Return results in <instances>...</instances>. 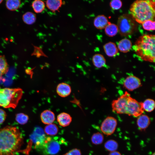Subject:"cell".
Instances as JSON below:
<instances>
[{
  "label": "cell",
  "instance_id": "obj_1",
  "mask_svg": "<svg viewBox=\"0 0 155 155\" xmlns=\"http://www.w3.org/2000/svg\"><path fill=\"white\" fill-rule=\"evenodd\" d=\"M23 142L17 127L7 126L0 128V155H16Z\"/></svg>",
  "mask_w": 155,
  "mask_h": 155
},
{
  "label": "cell",
  "instance_id": "obj_2",
  "mask_svg": "<svg viewBox=\"0 0 155 155\" xmlns=\"http://www.w3.org/2000/svg\"><path fill=\"white\" fill-rule=\"evenodd\" d=\"M111 107L113 111L116 113L125 114L135 117H137L144 111L142 102L133 98L127 91L113 100Z\"/></svg>",
  "mask_w": 155,
  "mask_h": 155
},
{
  "label": "cell",
  "instance_id": "obj_3",
  "mask_svg": "<svg viewBox=\"0 0 155 155\" xmlns=\"http://www.w3.org/2000/svg\"><path fill=\"white\" fill-rule=\"evenodd\" d=\"M129 10L131 16L140 24H142L148 20L154 21V0H136L131 5Z\"/></svg>",
  "mask_w": 155,
  "mask_h": 155
},
{
  "label": "cell",
  "instance_id": "obj_4",
  "mask_svg": "<svg viewBox=\"0 0 155 155\" xmlns=\"http://www.w3.org/2000/svg\"><path fill=\"white\" fill-rule=\"evenodd\" d=\"M155 36L146 34L140 36L135 42L133 49L135 54L142 60L154 63Z\"/></svg>",
  "mask_w": 155,
  "mask_h": 155
},
{
  "label": "cell",
  "instance_id": "obj_5",
  "mask_svg": "<svg viewBox=\"0 0 155 155\" xmlns=\"http://www.w3.org/2000/svg\"><path fill=\"white\" fill-rule=\"evenodd\" d=\"M23 92L20 88H0V106L15 108L21 98Z\"/></svg>",
  "mask_w": 155,
  "mask_h": 155
},
{
  "label": "cell",
  "instance_id": "obj_6",
  "mask_svg": "<svg viewBox=\"0 0 155 155\" xmlns=\"http://www.w3.org/2000/svg\"><path fill=\"white\" fill-rule=\"evenodd\" d=\"M34 148L43 155H54L60 149L59 142L54 137L44 136L35 143Z\"/></svg>",
  "mask_w": 155,
  "mask_h": 155
},
{
  "label": "cell",
  "instance_id": "obj_7",
  "mask_svg": "<svg viewBox=\"0 0 155 155\" xmlns=\"http://www.w3.org/2000/svg\"><path fill=\"white\" fill-rule=\"evenodd\" d=\"M117 26L118 31L123 36H127L133 33L136 25L134 20L131 15L124 14L119 18Z\"/></svg>",
  "mask_w": 155,
  "mask_h": 155
},
{
  "label": "cell",
  "instance_id": "obj_8",
  "mask_svg": "<svg viewBox=\"0 0 155 155\" xmlns=\"http://www.w3.org/2000/svg\"><path fill=\"white\" fill-rule=\"evenodd\" d=\"M117 124V119L114 117L108 116L102 122L100 126L102 132L107 135H110L115 131Z\"/></svg>",
  "mask_w": 155,
  "mask_h": 155
},
{
  "label": "cell",
  "instance_id": "obj_9",
  "mask_svg": "<svg viewBox=\"0 0 155 155\" xmlns=\"http://www.w3.org/2000/svg\"><path fill=\"white\" fill-rule=\"evenodd\" d=\"M123 87L129 91H132L142 86L140 79L137 77L131 75L127 77L123 84Z\"/></svg>",
  "mask_w": 155,
  "mask_h": 155
},
{
  "label": "cell",
  "instance_id": "obj_10",
  "mask_svg": "<svg viewBox=\"0 0 155 155\" xmlns=\"http://www.w3.org/2000/svg\"><path fill=\"white\" fill-rule=\"evenodd\" d=\"M71 89L70 86L67 84L62 82L59 84L56 88L58 95L62 97H65L71 94Z\"/></svg>",
  "mask_w": 155,
  "mask_h": 155
},
{
  "label": "cell",
  "instance_id": "obj_11",
  "mask_svg": "<svg viewBox=\"0 0 155 155\" xmlns=\"http://www.w3.org/2000/svg\"><path fill=\"white\" fill-rule=\"evenodd\" d=\"M40 119L42 122L44 124L49 125L54 122L55 119L54 113L49 110L43 111L41 114Z\"/></svg>",
  "mask_w": 155,
  "mask_h": 155
},
{
  "label": "cell",
  "instance_id": "obj_12",
  "mask_svg": "<svg viewBox=\"0 0 155 155\" xmlns=\"http://www.w3.org/2000/svg\"><path fill=\"white\" fill-rule=\"evenodd\" d=\"M150 123V117L146 115L142 114L137 117V124L141 130L146 129L149 126Z\"/></svg>",
  "mask_w": 155,
  "mask_h": 155
},
{
  "label": "cell",
  "instance_id": "obj_13",
  "mask_svg": "<svg viewBox=\"0 0 155 155\" xmlns=\"http://www.w3.org/2000/svg\"><path fill=\"white\" fill-rule=\"evenodd\" d=\"M103 49L106 54L108 57H113L118 54V49L115 44L112 42H109L103 46Z\"/></svg>",
  "mask_w": 155,
  "mask_h": 155
},
{
  "label": "cell",
  "instance_id": "obj_14",
  "mask_svg": "<svg viewBox=\"0 0 155 155\" xmlns=\"http://www.w3.org/2000/svg\"><path fill=\"white\" fill-rule=\"evenodd\" d=\"M109 22L107 18L103 15H99L94 18L93 24L94 26L98 29L105 28Z\"/></svg>",
  "mask_w": 155,
  "mask_h": 155
},
{
  "label": "cell",
  "instance_id": "obj_15",
  "mask_svg": "<svg viewBox=\"0 0 155 155\" xmlns=\"http://www.w3.org/2000/svg\"><path fill=\"white\" fill-rule=\"evenodd\" d=\"M57 119L60 126L65 127L70 124L72 121V117L69 114L65 112H62L58 115Z\"/></svg>",
  "mask_w": 155,
  "mask_h": 155
},
{
  "label": "cell",
  "instance_id": "obj_16",
  "mask_svg": "<svg viewBox=\"0 0 155 155\" xmlns=\"http://www.w3.org/2000/svg\"><path fill=\"white\" fill-rule=\"evenodd\" d=\"M65 2L61 0H47L46 2L47 8L53 12L58 11Z\"/></svg>",
  "mask_w": 155,
  "mask_h": 155
},
{
  "label": "cell",
  "instance_id": "obj_17",
  "mask_svg": "<svg viewBox=\"0 0 155 155\" xmlns=\"http://www.w3.org/2000/svg\"><path fill=\"white\" fill-rule=\"evenodd\" d=\"M132 46V44L131 40L125 38L121 39L119 42L117 48L121 52L126 53L130 50Z\"/></svg>",
  "mask_w": 155,
  "mask_h": 155
},
{
  "label": "cell",
  "instance_id": "obj_18",
  "mask_svg": "<svg viewBox=\"0 0 155 155\" xmlns=\"http://www.w3.org/2000/svg\"><path fill=\"white\" fill-rule=\"evenodd\" d=\"M92 61L94 65L98 68L104 67L106 64L105 58L102 55L100 54H96L93 56Z\"/></svg>",
  "mask_w": 155,
  "mask_h": 155
},
{
  "label": "cell",
  "instance_id": "obj_19",
  "mask_svg": "<svg viewBox=\"0 0 155 155\" xmlns=\"http://www.w3.org/2000/svg\"><path fill=\"white\" fill-rule=\"evenodd\" d=\"M118 32L117 26L116 24L109 22L105 28V32L108 36L113 37Z\"/></svg>",
  "mask_w": 155,
  "mask_h": 155
},
{
  "label": "cell",
  "instance_id": "obj_20",
  "mask_svg": "<svg viewBox=\"0 0 155 155\" xmlns=\"http://www.w3.org/2000/svg\"><path fill=\"white\" fill-rule=\"evenodd\" d=\"M22 20L25 24L32 25L34 23L36 20V15L31 12H27L22 16Z\"/></svg>",
  "mask_w": 155,
  "mask_h": 155
},
{
  "label": "cell",
  "instance_id": "obj_21",
  "mask_svg": "<svg viewBox=\"0 0 155 155\" xmlns=\"http://www.w3.org/2000/svg\"><path fill=\"white\" fill-rule=\"evenodd\" d=\"M142 106L144 111L148 112H151L155 108V101L152 99H147L142 102Z\"/></svg>",
  "mask_w": 155,
  "mask_h": 155
},
{
  "label": "cell",
  "instance_id": "obj_22",
  "mask_svg": "<svg viewBox=\"0 0 155 155\" xmlns=\"http://www.w3.org/2000/svg\"><path fill=\"white\" fill-rule=\"evenodd\" d=\"M33 10L36 13L42 12L44 9L45 5L42 1L36 0L34 1L32 4Z\"/></svg>",
  "mask_w": 155,
  "mask_h": 155
},
{
  "label": "cell",
  "instance_id": "obj_23",
  "mask_svg": "<svg viewBox=\"0 0 155 155\" xmlns=\"http://www.w3.org/2000/svg\"><path fill=\"white\" fill-rule=\"evenodd\" d=\"M104 147L107 151L110 152H112L117 151L118 147V144L115 140H109L105 142Z\"/></svg>",
  "mask_w": 155,
  "mask_h": 155
},
{
  "label": "cell",
  "instance_id": "obj_24",
  "mask_svg": "<svg viewBox=\"0 0 155 155\" xmlns=\"http://www.w3.org/2000/svg\"><path fill=\"white\" fill-rule=\"evenodd\" d=\"M8 65L4 55H0V76L1 77L7 71Z\"/></svg>",
  "mask_w": 155,
  "mask_h": 155
},
{
  "label": "cell",
  "instance_id": "obj_25",
  "mask_svg": "<svg viewBox=\"0 0 155 155\" xmlns=\"http://www.w3.org/2000/svg\"><path fill=\"white\" fill-rule=\"evenodd\" d=\"M44 131L45 133L48 135H55L58 133V128L56 125L51 123L46 126Z\"/></svg>",
  "mask_w": 155,
  "mask_h": 155
},
{
  "label": "cell",
  "instance_id": "obj_26",
  "mask_svg": "<svg viewBox=\"0 0 155 155\" xmlns=\"http://www.w3.org/2000/svg\"><path fill=\"white\" fill-rule=\"evenodd\" d=\"M21 3V1L20 0H9L6 1V6L8 10L14 11L19 8Z\"/></svg>",
  "mask_w": 155,
  "mask_h": 155
},
{
  "label": "cell",
  "instance_id": "obj_27",
  "mask_svg": "<svg viewBox=\"0 0 155 155\" xmlns=\"http://www.w3.org/2000/svg\"><path fill=\"white\" fill-rule=\"evenodd\" d=\"M103 134L98 132L93 134L91 137V141L93 144L98 145L101 144L104 141Z\"/></svg>",
  "mask_w": 155,
  "mask_h": 155
},
{
  "label": "cell",
  "instance_id": "obj_28",
  "mask_svg": "<svg viewBox=\"0 0 155 155\" xmlns=\"http://www.w3.org/2000/svg\"><path fill=\"white\" fill-rule=\"evenodd\" d=\"M15 119L18 123L23 125L27 123L29 120V117L25 114L20 113L16 115Z\"/></svg>",
  "mask_w": 155,
  "mask_h": 155
},
{
  "label": "cell",
  "instance_id": "obj_29",
  "mask_svg": "<svg viewBox=\"0 0 155 155\" xmlns=\"http://www.w3.org/2000/svg\"><path fill=\"white\" fill-rule=\"evenodd\" d=\"M142 24L143 28L146 30L151 31L155 30V21L148 20L145 21Z\"/></svg>",
  "mask_w": 155,
  "mask_h": 155
},
{
  "label": "cell",
  "instance_id": "obj_30",
  "mask_svg": "<svg viewBox=\"0 0 155 155\" xmlns=\"http://www.w3.org/2000/svg\"><path fill=\"white\" fill-rule=\"evenodd\" d=\"M111 7L114 10H118L122 7V3L120 0H113L111 1L110 3Z\"/></svg>",
  "mask_w": 155,
  "mask_h": 155
},
{
  "label": "cell",
  "instance_id": "obj_31",
  "mask_svg": "<svg viewBox=\"0 0 155 155\" xmlns=\"http://www.w3.org/2000/svg\"><path fill=\"white\" fill-rule=\"evenodd\" d=\"M63 155H81L80 150L75 148L73 149Z\"/></svg>",
  "mask_w": 155,
  "mask_h": 155
},
{
  "label": "cell",
  "instance_id": "obj_32",
  "mask_svg": "<svg viewBox=\"0 0 155 155\" xmlns=\"http://www.w3.org/2000/svg\"><path fill=\"white\" fill-rule=\"evenodd\" d=\"M7 114L5 111L0 108V124H2L5 120Z\"/></svg>",
  "mask_w": 155,
  "mask_h": 155
},
{
  "label": "cell",
  "instance_id": "obj_33",
  "mask_svg": "<svg viewBox=\"0 0 155 155\" xmlns=\"http://www.w3.org/2000/svg\"><path fill=\"white\" fill-rule=\"evenodd\" d=\"M108 155H122L119 152L117 151L111 152Z\"/></svg>",
  "mask_w": 155,
  "mask_h": 155
},
{
  "label": "cell",
  "instance_id": "obj_34",
  "mask_svg": "<svg viewBox=\"0 0 155 155\" xmlns=\"http://www.w3.org/2000/svg\"><path fill=\"white\" fill-rule=\"evenodd\" d=\"M3 1V0H0V4H1Z\"/></svg>",
  "mask_w": 155,
  "mask_h": 155
},
{
  "label": "cell",
  "instance_id": "obj_35",
  "mask_svg": "<svg viewBox=\"0 0 155 155\" xmlns=\"http://www.w3.org/2000/svg\"><path fill=\"white\" fill-rule=\"evenodd\" d=\"M152 155H155V152H154L152 154Z\"/></svg>",
  "mask_w": 155,
  "mask_h": 155
}]
</instances>
